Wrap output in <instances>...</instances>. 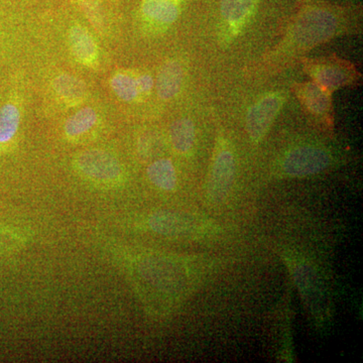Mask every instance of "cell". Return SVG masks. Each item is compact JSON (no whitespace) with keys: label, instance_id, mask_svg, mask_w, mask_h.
<instances>
[{"label":"cell","instance_id":"4fadbf2b","mask_svg":"<svg viewBox=\"0 0 363 363\" xmlns=\"http://www.w3.org/2000/svg\"><path fill=\"white\" fill-rule=\"evenodd\" d=\"M184 75V67L178 60H169L164 63L155 81L160 99L169 101L177 97L183 84Z\"/></svg>","mask_w":363,"mask_h":363},{"label":"cell","instance_id":"9c48e42d","mask_svg":"<svg viewBox=\"0 0 363 363\" xmlns=\"http://www.w3.org/2000/svg\"><path fill=\"white\" fill-rule=\"evenodd\" d=\"M51 90L55 99L66 108L83 106L89 97L85 81L70 73H59L52 79Z\"/></svg>","mask_w":363,"mask_h":363},{"label":"cell","instance_id":"e0dca14e","mask_svg":"<svg viewBox=\"0 0 363 363\" xmlns=\"http://www.w3.org/2000/svg\"><path fill=\"white\" fill-rule=\"evenodd\" d=\"M147 178L155 187L171 192L175 190L178 178L173 162L169 159H159L147 167Z\"/></svg>","mask_w":363,"mask_h":363},{"label":"cell","instance_id":"7402d4cb","mask_svg":"<svg viewBox=\"0 0 363 363\" xmlns=\"http://www.w3.org/2000/svg\"><path fill=\"white\" fill-rule=\"evenodd\" d=\"M113 1H116V0H113Z\"/></svg>","mask_w":363,"mask_h":363},{"label":"cell","instance_id":"ffe728a7","mask_svg":"<svg viewBox=\"0 0 363 363\" xmlns=\"http://www.w3.org/2000/svg\"><path fill=\"white\" fill-rule=\"evenodd\" d=\"M138 84L143 101L147 100L155 88V79L149 72L138 71Z\"/></svg>","mask_w":363,"mask_h":363},{"label":"cell","instance_id":"30bf717a","mask_svg":"<svg viewBox=\"0 0 363 363\" xmlns=\"http://www.w3.org/2000/svg\"><path fill=\"white\" fill-rule=\"evenodd\" d=\"M101 123V116L96 108L92 106H81L64 123V138L70 143H83L91 138L93 133L99 130Z\"/></svg>","mask_w":363,"mask_h":363},{"label":"cell","instance_id":"52a82bcc","mask_svg":"<svg viewBox=\"0 0 363 363\" xmlns=\"http://www.w3.org/2000/svg\"><path fill=\"white\" fill-rule=\"evenodd\" d=\"M285 100L284 93H271L250 107L247 116V130L252 142L259 143L266 136Z\"/></svg>","mask_w":363,"mask_h":363},{"label":"cell","instance_id":"9a60e30c","mask_svg":"<svg viewBox=\"0 0 363 363\" xmlns=\"http://www.w3.org/2000/svg\"><path fill=\"white\" fill-rule=\"evenodd\" d=\"M145 225L150 231L160 235L177 238L188 233L190 221L181 214L162 211L150 215L145 220Z\"/></svg>","mask_w":363,"mask_h":363},{"label":"cell","instance_id":"d6986e66","mask_svg":"<svg viewBox=\"0 0 363 363\" xmlns=\"http://www.w3.org/2000/svg\"><path fill=\"white\" fill-rule=\"evenodd\" d=\"M91 26L100 37H106L107 25L100 0H77Z\"/></svg>","mask_w":363,"mask_h":363},{"label":"cell","instance_id":"7a4b0ae2","mask_svg":"<svg viewBox=\"0 0 363 363\" xmlns=\"http://www.w3.org/2000/svg\"><path fill=\"white\" fill-rule=\"evenodd\" d=\"M72 167L81 179L99 188L121 187L126 180L125 171L118 157L99 147L77 152L72 160Z\"/></svg>","mask_w":363,"mask_h":363},{"label":"cell","instance_id":"5b68a950","mask_svg":"<svg viewBox=\"0 0 363 363\" xmlns=\"http://www.w3.org/2000/svg\"><path fill=\"white\" fill-rule=\"evenodd\" d=\"M330 162V155L326 150L306 145L289 152L281 162V169L291 178H304L321 173Z\"/></svg>","mask_w":363,"mask_h":363},{"label":"cell","instance_id":"8992f818","mask_svg":"<svg viewBox=\"0 0 363 363\" xmlns=\"http://www.w3.org/2000/svg\"><path fill=\"white\" fill-rule=\"evenodd\" d=\"M184 0H143L140 21L143 30L149 33H162L178 20Z\"/></svg>","mask_w":363,"mask_h":363},{"label":"cell","instance_id":"3957f363","mask_svg":"<svg viewBox=\"0 0 363 363\" xmlns=\"http://www.w3.org/2000/svg\"><path fill=\"white\" fill-rule=\"evenodd\" d=\"M303 64L313 82L329 93L352 84L359 75L350 63L335 56L304 60Z\"/></svg>","mask_w":363,"mask_h":363},{"label":"cell","instance_id":"7c38bea8","mask_svg":"<svg viewBox=\"0 0 363 363\" xmlns=\"http://www.w3.org/2000/svg\"><path fill=\"white\" fill-rule=\"evenodd\" d=\"M23 105L18 97H11L0 105V154L11 149L20 133Z\"/></svg>","mask_w":363,"mask_h":363},{"label":"cell","instance_id":"ac0fdd59","mask_svg":"<svg viewBox=\"0 0 363 363\" xmlns=\"http://www.w3.org/2000/svg\"><path fill=\"white\" fill-rule=\"evenodd\" d=\"M195 126L189 118H179L171 124L169 140L178 154L186 155L194 147Z\"/></svg>","mask_w":363,"mask_h":363},{"label":"cell","instance_id":"ba28073f","mask_svg":"<svg viewBox=\"0 0 363 363\" xmlns=\"http://www.w3.org/2000/svg\"><path fill=\"white\" fill-rule=\"evenodd\" d=\"M72 57L81 66L97 70L100 65V48L96 38L82 23H75L67 33Z\"/></svg>","mask_w":363,"mask_h":363},{"label":"cell","instance_id":"277c9868","mask_svg":"<svg viewBox=\"0 0 363 363\" xmlns=\"http://www.w3.org/2000/svg\"><path fill=\"white\" fill-rule=\"evenodd\" d=\"M235 159L233 150L221 140L215 150L213 164L208 182V196L213 202H222L233 188Z\"/></svg>","mask_w":363,"mask_h":363},{"label":"cell","instance_id":"2e32d148","mask_svg":"<svg viewBox=\"0 0 363 363\" xmlns=\"http://www.w3.org/2000/svg\"><path fill=\"white\" fill-rule=\"evenodd\" d=\"M257 0H221L222 18L227 25L238 30L252 18Z\"/></svg>","mask_w":363,"mask_h":363},{"label":"cell","instance_id":"5bb4252c","mask_svg":"<svg viewBox=\"0 0 363 363\" xmlns=\"http://www.w3.org/2000/svg\"><path fill=\"white\" fill-rule=\"evenodd\" d=\"M138 71L133 69H119L109 78V87L112 92L125 104L143 102L138 84Z\"/></svg>","mask_w":363,"mask_h":363},{"label":"cell","instance_id":"6da1fadb","mask_svg":"<svg viewBox=\"0 0 363 363\" xmlns=\"http://www.w3.org/2000/svg\"><path fill=\"white\" fill-rule=\"evenodd\" d=\"M342 23L333 14L316 11L298 20L274 52V59H289L341 33Z\"/></svg>","mask_w":363,"mask_h":363},{"label":"cell","instance_id":"44dd1931","mask_svg":"<svg viewBox=\"0 0 363 363\" xmlns=\"http://www.w3.org/2000/svg\"><path fill=\"white\" fill-rule=\"evenodd\" d=\"M18 233L11 230H0V250L4 247H16L20 243Z\"/></svg>","mask_w":363,"mask_h":363},{"label":"cell","instance_id":"8fae6325","mask_svg":"<svg viewBox=\"0 0 363 363\" xmlns=\"http://www.w3.org/2000/svg\"><path fill=\"white\" fill-rule=\"evenodd\" d=\"M294 92L310 116L325 121L331 118V93L315 82L296 83Z\"/></svg>","mask_w":363,"mask_h":363}]
</instances>
